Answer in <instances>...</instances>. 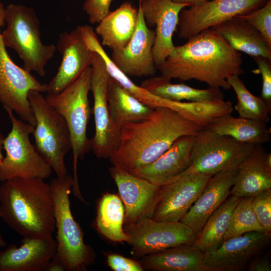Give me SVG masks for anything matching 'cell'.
I'll list each match as a JSON object with an SVG mask.
<instances>
[{
	"label": "cell",
	"mask_w": 271,
	"mask_h": 271,
	"mask_svg": "<svg viewBox=\"0 0 271 271\" xmlns=\"http://www.w3.org/2000/svg\"><path fill=\"white\" fill-rule=\"evenodd\" d=\"M241 54L218 33L209 28L175 46L157 66L161 75L180 81L196 80L209 87L231 89L227 79L244 73Z\"/></svg>",
	"instance_id": "cell-1"
},
{
	"label": "cell",
	"mask_w": 271,
	"mask_h": 271,
	"mask_svg": "<svg viewBox=\"0 0 271 271\" xmlns=\"http://www.w3.org/2000/svg\"><path fill=\"white\" fill-rule=\"evenodd\" d=\"M202 128L172 109L157 107L145 118L121 127L119 145L109 160L130 172L155 161L179 138L195 136Z\"/></svg>",
	"instance_id": "cell-2"
},
{
	"label": "cell",
	"mask_w": 271,
	"mask_h": 271,
	"mask_svg": "<svg viewBox=\"0 0 271 271\" xmlns=\"http://www.w3.org/2000/svg\"><path fill=\"white\" fill-rule=\"evenodd\" d=\"M0 186V217L23 237L52 236L55 207L50 184L44 179L17 177Z\"/></svg>",
	"instance_id": "cell-3"
},
{
	"label": "cell",
	"mask_w": 271,
	"mask_h": 271,
	"mask_svg": "<svg viewBox=\"0 0 271 271\" xmlns=\"http://www.w3.org/2000/svg\"><path fill=\"white\" fill-rule=\"evenodd\" d=\"M91 68H86L71 84L60 92L47 94L49 103L63 117L69 130L72 153L73 185L72 191L78 198L82 197L77 177V164L91 150L87 128L91 109L88 94L90 91Z\"/></svg>",
	"instance_id": "cell-4"
},
{
	"label": "cell",
	"mask_w": 271,
	"mask_h": 271,
	"mask_svg": "<svg viewBox=\"0 0 271 271\" xmlns=\"http://www.w3.org/2000/svg\"><path fill=\"white\" fill-rule=\"evenodd\" d=\"M6 29L1 38L5 47L15 50L23 61V68L46 74L45 66L57 50L54 44H44L41 40L40 23L33 8L12 4L5 8Z\"/></svg>",
	"instance_id": "cell-5"
},
{
	"label": "cell",
	"mask_w": 271,
	"mask_h": 271,
	"mask_svg": "<svg viewBox=\"0 0 271 271\" xmlns=\"http://www.w3.org/2000/svg\"><path fill=\"white\" fill-rule=\"evenodd\" d=\"M55 207L57 249L55 256L67 271H84L93 263L95 254L84 243L81 229L72 215L69 195L73 177L67 174L56 177L50 184Z\"/></svg>",
	"instance_id": "cell-6"
},
{
	"label": "cell",
	"mask_w": 271,
	"mask_h": 271,
	"mask_svg": "<svg viewBox=\"0 0 271 271\" xmlns=\"http://www.w3.org/2000/svg\"><path fill=\"white\" fill-rule=\"evenodd\" d=\"M28 98L36 119L32 133L35 148L57 177H64L67 174L65 157L72 149L67 124L41 92L30 90Z\"/></svg>",
	"instance_id": "cell-7"
},
{
	"label": "cell",
	"mask_w": 271,
	"mask_h": 271,
	"mask_svg": "<svg viewBox=\"0 0 271 271\" xmlns=\"http://www.w3.org/2000/svg\"><path fill=\"white\" fill-rule=\"evenodd\" d=\"M12 123L10 132L4 138L3 149L6 152L0 165V182L14 178H48L53 169L39 154L30 139L34 126L6 110Z\"/></svg>",
	"instance_id": "cell-8"
},
{
	"label": "cell",
	"mask_w": 271,
	"mask_h": 271,
	"mask_svg": "<svg viewBox=\"0 0 271 271\" xmlns=\"http://www.w3.org/2000/svg\"><path fill=\"white\" fill-rule=\"evenodd\" d=\"M254 145L203 128L195 136L190 166L178 177L197 173L213 175L237 169Z\"/></svg>",
	"instance_id": "cell-9"
},
{
	"label": "cell",
	"mask_w": 271,
	"mask_h": 271,
	"mask_svg": "<svg viewBox=\"0 0 271 271\" xmlns=\"http://www.w3.org/2000/svg\"><path fill=\"white\" fill-rule=\"evenodd\" d=\"M91 68L90 91L93 97L92 113L95 133L90 139L91 150L98 158H108L118 147L120 130L110 117L108 98L111 76L101 56L94 51Z\"/></svg>",
	"instance_id": "cell-10"
},
{
	"label": "cell",
	"mask_w": 271,
	"mask_h": 271,
	"mask_svg": "<svg viewBox=\"0 0 271 271\" xmlns=\"http://www.w3.org/2000/svg\"><path fill=\"white\" fill-rule=\"evenodd\" d=\"M42 84L31 72L16 65L3 45L0 34V103L4 108L17 114L22 120L34 126L36 119L28 94L30 90L46 92Z\"/></svg>",
	"instance_id": "cell-11"
},
{
	"label": "cell",
	"mask_w": 271,
	"mask_h": 271,
	"mask_svg": "<svg viewBox=\"0 0 271 271\" xmlns=\"http://www.w3.org/2000/svg\"><path fill=\"white\" fill-rule=\"evenodd\" d=\"M127 243L135 255L145 256L184 244L194 243L196 233L181 222L146 218L123 225Z\"/></svg>",
	"instance_id": "cell-12"
},
{
	"label": "cell",
	"mask_w": 271,
	"mask_h": 271,
	"mask_svg": "<svg viewBox=\"0 0 271 271\" xmlns=\"http://www.w3.org/2000/svg\"><path fill=\"white\" fill-rule=\"evenodd\" d=\"M265 0H211L183 9L179 15L178 36L188 40L201 31L257 9Z\"/></svg>",
	"instance_id": "cell-13"
},
{
	"label": "cell",
	"mask_w": 271,
	"mask_h": 271,
	"mask_svg": "<svg viewBox=\"0 0 271 271\" xmlns=\"http://www.w3.org/2000/svg\"><path fill=\"white\" fill-rule=\"evenodd\" d=\"M109 172L123 203V225L152 218L160 198L161 186L114 166Z\"/></svg>",
	"instance_id": "cell-14"
},
{
	"label": "cell",
	"mask_w": 271,
	"mask_h": 271,
	"mask_svg": "<svg viewBox=\"0 0 271 271\" xmlns=\"http://www.w3.org/2000/svg\"><path fill=\"white\" fill-rule=\"evenodd\" d=\"M212 175L194 174L179 176L161 186L160 195L152 219L180 221L200 196Z\"/></svg>",
	"instance_id": "cell-15"
},
{
	"label": "cell",
	"mask_w": 271,
	"mask_h": 271,
	"mask_svg": "<svg viewBox=\"0 0 271 271\" xmlns=\"http://www.w3.org/2000/svg\"><path fill=\"white\" fill-rule=\"evenodd\" d=\"M56 47L62 61L55 76L47 84L48 95L56 94L73 82L91 66L94 54L83 38L81 26L70 32L61 33Z\"/></svg>",
	"instance_id": "cell-16"
},
{
	"label": "cell",
	"mask_w": 271,
	"mask_h": 271,
	"mask_svg": "<svg viewBox=\"0 0 271 271\" xmlns=\"http://www.w3.org/2000/svg\"><path fill=\"white\" fill-rule=\"evenodd\" d=\"M155 30L147 26L139 5L135 31L127 45L120 50L112 51L111 60L128 76H153L156 72L153 49Z\"/></svg>",
	"instance_id": "cell-17"
},
{
	"label": "cell",
	"mask_w": 271,
	"mask_h": 271,
	"mask_svg": "<svg viewBox=\"0 0 271 271\" xmlns=\"http://www.w3.org/2000/svg\"><path fill=\"white\" fill-rule=\"evenodd\" d=\"M139 5L148 27L156 28L153 54L157 67L174 48L173 37L177 30L180 14L190 6L171 0H140Z\"/></svg>",
	"instance_id": "cell-18"
},
{
	"label": "cell",
	"mask_w": 271,
	"mask_h": 271,
	"mask_svg": "<svg viewBox=\"0 0 271 271\" xmlns=\"http://www.w3.org/2000/svg\"><path fill=\"white\" fill-rule=\"evenodd\" d=\"M270 237L251 231L223 241L215 250L204 253L208 271L240 270L265 246Z\"/></svg>",
	"instance_id": "cell-19"
},
{
	"label": "cell",
	"mask_w": 271,
	"mask_h": 271,
	"mask_svg": "<svg viewBox=\"0 0 271 271\" xmlns=\"http://www.w3.org/2000/svg\"><path fill=\"white\" fill-rule=\"evenodd\" d=\"M56 249L52 236L24 237L19 246L11 244L0 250V271H44Z\"/></svg>",
	"instance_id": "cell-20"
},
{
	"label": "cell",
	"mask_w": 271,
	"mask_h": 271,
	"mask_svg": "<svg viewBox=\"0 0 271 271\" xmlns=\"http://www.w3.org/2000/svg\"><path fill=\"white\" fill-rule=\"evenodd\" d=\"M194 140L195 136L181 137L155 161L128 172L161 186L179 176L189 167Z\"/></svg>",
	"instance_id": "cell-21"
},
{
	"label": "cell",
	"mask_w": 271,
	"mask_h": 271,
	"mask_svg": "<svg viewBox=\"0 0 271 271\" xmlns=\"http://www.w3.org/2000/svg\"><path fill=\"white\" fill-rule=\"evenodd\" d=\"M238 168L219 172L211 176L203 191L181 222L197 234L210 216L230 195Z\"/></svg>",
	"instance_id": "cell-22"
},
{
	"label": "cell",
	"mask_w": 271,
	"mask_h": 271,
	"mask_svg": "<svg viewBox=\"0 0 271 271\" xmlns=\"http://www.w3.org/2000/svg\"><path fill=\"white\" fill-rule=\"evenodd\" d=\"M271 189V155L261 145H255L249 155L238 167L230 194L253 197Z\"/></svg>",
	"instance_id": "cell-23"
},
{
	"label": "cell",
	"mask_w": 271,
	"mask_h": 271,
	"mask_svg": "<svg viewBox=\"0 0 271 271\" xmlns=\"http://www.w3.org/2000/svg\"><path fill=\"white\" fill-rule=\"evenodd\" d=\"M138 18V9L127 2L110 11L95 28V32L100 37L101 45L112 51L124 48L133 35Z\"/></svg>",
	"instance_id": "cell-24"
},
{
	"label": "cell",
	"mask_w": 271,
	"mask_h": 271,
	"mask_svg": "<svg viewBox=\"0 0 271 271\" xmlns=\"http://www.w3.org/2000/svg\"><path fill=\"white\" fill-rule=\"evenodd\" d=\"M141 263L145 268L155 271H208L204 253L194 243L145 255Z\"/></svg>",
	"instance_id": "cell-25"
},
{
	"label": "cell",
	"mask_w": 271,
	"mask_h": 271,
	"mask_svg": "<svg viewBox=\"0 0 271 271\" xmlns=\"http://www.w3.org/2000/svg\"><path fill=\"white\" fill-rule=\"evenodd\" d=\"M210 29L220 34L236 51L252 58L261 57L271 60V46L249 23L238 16Z\"/></svg>",
	"instance_id": "cell-26"
},
{
	"label": "cell",
	"mask_w": 271,
	"mask_h": 271,
	"mask_svg": "<svg viewBox=\"0 0 271 271\" xmlns=\"http://www.w3.org/2000/svg\"><path fill=\"white\" fill-rule=\"evenodd\" d=\"M171 79L161 75L152 76L143 81L140 85L159 97L176 101H206L223 99L221 89L209 87L200 89L182 83H172Z\"/></svg>",
	"instance_id": "cell-27"
},
{
	"label": "cell",
	"mask_w": 271,
	"mask_h": 271,
	"mask_svg": "<svg viewBox=\"0 0 271 271\" xmlns=\"http://www.w3.org/2000/svg\"><path fill=\"white\" fill-rule=\"evenodd\" d=\"M206 128L242 143L262 145L270 140V131L266 123L240 117H234L231 114L218 117Z\"/></svg>",
	"instance_id": "cell-28"
},
{
	"label": "cell",
	"mask_w": 271,
	"mask_h": 271,
	"mask_svg": "<svg viewBox=\"0 0 271 271\" xmlns=\"http://www.w3.org/2000/svg\"><path fill=\"white\" fill-rule=\"evenodd\" d=\"M108 105L112 121L119 130L125 123L145 118L154 109L130 94L111 77Z\"/></svg>",
	"instance_id": "cell-29"
},
{
	"label": "cell",
	"mask_w": 271,
	"mask_h": 271,
	"mask_svg": "<svg viewBox=\"0 0 271 271\" xmlns=\"http://www.w3.org/2000/svg\"><path fill=\"white\" fill-rule=\"evenodd\" d=\"M241 198L230 194L210 216L196 235L194 244L202 252L214 250L223 242L232 212Z\"/></svg>",
	"instance_id": "cell-30"
},
{
	"label": "cell",
	"mask_w": 271,
	"mask_h": 271,
	"mask_svg": "<svg viewBox=\"0 0 271 271\" xmlns=\"http://www.w3.org/2000/svg\"><path fill=\"white\" fill-rule=\"evenodd\" d=\"M124 209L121 200L114 194L106 193L100 199L97 207L95 226L105 237L114 242H127L124 231Z\"/></svg>",
	"instance_id": "cell-31"
},
{
	"label": "cell",
	"mask_w": 271,
	"mask_h": 271,
	"mask_svg": "<svg viewBox=\"0 0 271 271\" xmlns=\"http://www.w3.org/2000/svg\"><path fill=\"white\" fill-rule=\"evenodd\" d=\"M227 81L234 90L237 102L234 108L239 117L267 123L270 119L271 106L261 97L252 94L239 76L230 77Z\"/></svg>",
	"instance_id": "cell-32"
},
{
	"label": "cell",
	"mask_w": 271,
	"mask_h": 271,
	"mask_svg": "<svg viewBox=\"0 0 271 271\" xmlns=\"http://www.w3.org/2000/svg\"><path fill=\"white\" fill-rule=\"evenodd\" d=\"M253 197H242L234 208L223 241L233 236L257 231L263 233L252 206Z\"/></svg>",
	"instance_id": "cell-33"
},
{
	"label": "cell",
	"mask_w": 271,
	"mask_h": 271,
	"mask_svg": "<svg viewBox=\"0 0 271 271\" xmlns=\"http://www.w3.org/2000/svg\"><path fill=\"white\" fill-rule=\"evenodd\" d=\"M237 16L252 26L271 46V0L261 8Z\"/></svg>",
	"instance_id": "cell-34"
},
{
	"label": "cell",
	"mask_w": 271,
	"mask_h": 271,
	"mask_svg": "<svg viewBox=\"0 0 271 271\" xmlns=\"http://www.w3.org/2000/svg\"><path fill=\"white\" fill-rule=\"evenodd\" d=\"M252 206L263 233L268 237L271 232V189L253 197Z\"/></svg>",
	"instance_id": "cell-35"
},
{
	"label": "cell",
	"mask_w": 271,
	"mask_h": 271,
	"mask_svg": "<svg viewBox=\"0 0 271 271\" xmlns=\"http://www.w3.org/2000/svg\"><path fill=\"white\" fill-rule=\"evenodd\" d=\"M253 58L258 66V68L253 70L252 72L260 74L262 79L260 97L271 106V60L261 57Z\"/></svg>",
	"instance_id": "cell-36"
},
{
	"label": "cell",
	"mask_w": 271,
	"mask_h": 271,
	"mask_svg": "<svg viewBox=\"0 0 271 271\" xmlns=\"http://www.w3.org/2000/svg\"><path fill=\"white\" fill-rule=\"evenodd\" d=\"M112 0H85L82 9L91 24H98L110 12Z\"/></svg>",
	"instance_id": "cell-37"
},
{
	"label": "cell",
	"mask_w": 271,
	"mask_h": 271,
	"mask_svg": "<svg viewBox=\"0 0 271 271\" xmlns=\"http://www.w3.org/2000/svg\"><path fill=\"white\" fill-rule=\"evenodd\" d=\"M107 261L109 267L114 271H143L141 263L117 254L107 255Z\"/></svg>",
	"instance_id": "cell-38"
},
{
	"label": "cell",
	"mask_w": 271,
	"mask_h": 271,
	"mask_svg": "<svg viewBox=\"0 0 271 271\" xmlns=\"http://www.w3.org/2000/svg\"><path fill=\"white\" fill-rule=\"evenodd\" d=\"M249 271H270L271 264L268 257H262L252 261L248 266Z\"/></svg>",
	"instance_id": "cell-39"
},
{
	"label": "cell",
	"mask_w": 271,
	"mask_h": 271,
	"mask_svg": "<svg viewBox=\"0 0 271 271\" xmlns=\"http://www.w3.org/2000/svg\"><path fill=\"white\" fill-rule=\"evenodd\" d=\"M65 267L63 263L55 255L51 259L44 271H65Z\"/></svg>",
	"instance_id": "cell-40"
},
{
	"label": "cell",
	"mask_w": 271,
	"mask_h": 271,
	"mask_svg": "<svg viewBox=\"0 0 271 271\" xmlns=\"http://www.w3.org/2000/svg\"><path fill=\"white\" fill-rule=\"evenodd\" d=\"M172 1L179 4H186L190 6L200 5L207 0H171Z\"/></svg>",
	"instance_id": "cell-41"
},
{
	"label": "cell",
	"mask_w": 271,
	"mask_h": 271,
	"mask_svg": "<svg viewBox=\"0 0 271 271\" xmlns=\"http://www.w3.org/2000/svg\"><path fill=\"white\" fill-rule=\"evenodd\" d=\"M5 8L2 3L0 2V34L1 28L5 25Z\"/></svg>",
	"instance_id": "cell-42"
},
{
	"label": "cell",
	"mask_w": 271,
	"mask_h": 271,
	"mask_svg": "<svg viewBox=\"0 0 271 271\" xmlns=\"http://www.w3.org/2000/svg\"><path fill=\"white\" fill-rule=\"evenodd\" d=\"M4 138L5 137H4V136L1 133H0V165L4 158V156L2 154V149Z\"/></svg>",
	"instance_id": "cell-43"
},
{
	"label": "cell",
	"mask_w": 271,
	"mask_h": 271,
	"mask_svg": "<svg viewBox=\"0 0 271 271\" xmlns=\"http://www.w3.org/2000/svg\"><path fill=\"white\" fill-rule=\"evenodd\" d=\"M7 242L3 238L2 235L0 234V248L5 247L7 246Z\"/></svg>",
	"instance_id": "cell-44"
}]
</instances>
